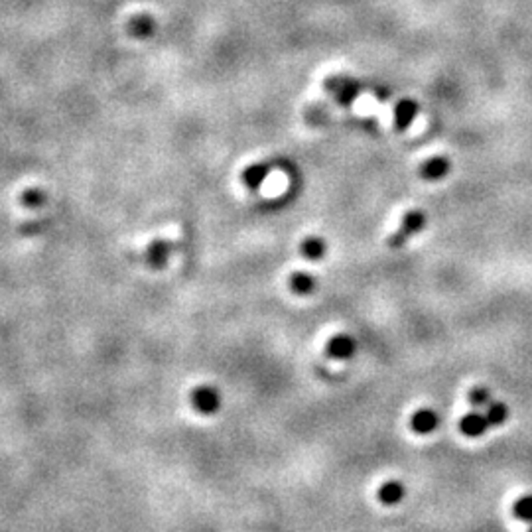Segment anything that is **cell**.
Instances as JSON below:
<instances>
[{
	"label": "cell",
	"instance_id": "cell-1",
	"mask_svg": "<svg viewBox=\"0 0 532 532\" xmlns=\"http://www.w3.org/2000/svg\"><path fill=\"white\" fill-rule=\"evenodd\" d=\"M426 227V213L422 209H410L404 213L403 221L398 225V229L394 231V235L389 237V247L401 248L406 245L414 235H418L422 229Z\"/></svg>",
	"mask_w": 532,
	"mask_h": 532
},
{
	"label": "cell",
	"instance_id": "cell-2",
	"mask_svg": "<svg viewBox=\"0 0 532 532\" xmlns=\"http://www.w3.org/2000/svg\"><path fill=\"white\" fill-rule=\"evenodd\" d=\"M190 401H192V406H194L195 412H199V414L203 416L215 414L221 408L219 390L215 389V387H211V385H201V387H197V389L192 392Z\"/></svg>",
	"mask_w": 532,
	"mask_h": 532
},
{
	"label": "cell",
	"instance_id": "cell-3",
	"mask_svg": "<svg viewBox=\"0 0 532 532\" xmlns=\"http://www.w3.org/2000/svg\"><path fill=\"white\" fill-rule=\"evenodd\" d=\"M450 168H452V164H450V160L446 156H432L428 158L426 162L420 164L418 174H420V178L426 180V182H438V180L448 176Z\"/></svg>",
	"mask_w": 532,
	"mask_h": 532
},
{
	"label": "cell",
	"instance_id": "cell-4",
	"mask_svg": "<svg viewBox=\"0 0 532 532\" xmlns=\"http://www.w3.org/2000/svg\"><path fill=\"white\" fill-rule=\"evenodd\" d=\"M327 355L329 357H333V359H351L353 355H355V351H357V343H355V339L351 338L349 333H338V336H333V338L327 341Z\"/></svg>",
	"mask_w": 532,
	"mask_h": 532
},
{
	"label": "cell",
	"instance_id": "cell-5",
	"mask_svg": "<svg viewBox=\"0 0 532 532\" xmlns=\"http://www.w3.org/2000/svg\"><path fill=\"white\" fill-rule=\"evenodd\" d=\"M459 430L469 436V438H479L483 436L487 430H489V422H487V418L485 414H481V412H469L461 418V422H459Z\"/></svg>",
	"mask_w": 532,
	"mask_h": 532
},
{
	"label": "cell",
	"instance_id": "cell-6",
	"mask_svg": "<svg viewBox=\"0 0 532 532\" xmlns=\"http://www.w3.org/2000/svg\"><path fill=\"white\" fill-rule=\"evenodd\" d=\"M420 107L416 103L414 99H403L398 101L396 107H394V122L398 129H408L412 122H414L416 115H418Z\"/></svg>",
	"mask_w": 532,
	"mask_h": 532
},
{
	"label": "cell",
	"instance_id": "cell-7",
	"mask_svg": "<svg viewBox=\"0 0 532 532\" xmlns=\"http://www.w3.org/2000/svg\"><path fill=\"white\" fill-rule=\"evenodd\" d=\"M438 426H440V416L432 408H422L412 416V430L418 434H432Z\"/></svg>",
	"mask_w": 532,
	"mask_h": 532
},
{
	"label": "cell",
	"instance_id": "cell-8",
	"mask_svg": "<svg viewBox=\"0 0 532 532\" xmlns=\"http://www.w3.org/2000/svg\"><path fill=\"white\" fill-rule=\"evenodd\" d=\"M404 485L398 481H387L380 489H378V499L385 505H398L404 499Z\"/></svg>",
	"mask_w": 532,
	"mask_h": 532
},
{
	"label": "cell",
	"instance_id": "cell-9",
	"mask_svg": "<svg viewBox=\"0 0 532 532\" xmlns=\"http://www.w3.org/2000/svg\"><path fill=\"white\" fill-rule=\"evenodd\" d=\"M290 288L298 296H308V294H312L313 288H315V278L310 276L308 273L292 274L290 276Z\"/></svg>",
	"mask_w": 532,
	"mask_h": 532
},
{
	"label": "cell",
	"instance_id": "cell-10",
	"mask_svg": "<svg viewBox=\"0 0 532 532\" xmlns=\"http://www.w3.org/2000/svg\"><path fill=\"white\" fill-rule=\"evenodd\" d=\"M485 418L489 422V426H503L508 418V408L503 403H491L485 406Z\"/></svg>",
	"mask_w": 532,
	"mask_h": 532
},
{
	"label": "cell",
	"instance_id": "cell-11",
	"mask_svg": "<svg viewBox=\"0 0 532 532\" xmlns=\"http://www.w3.org/2000/svg\"><path fill=\"white\" fill-rule=\"evenodd\" d=\"M302 255H304V257H308L310 260L322 259V257L325 255L324 241H322V239H315V237H312V239H306V241H304V245H302Z\"/></svg>",
	"mask_w": 532,
	"mask_h": 532
},
{
	"label": "cell",
	"instance_id": "cell-12",
	"mask_svg": "<svg viewBox=\"0 0 532 532\" xmlns=\"http://www.w3.org/2000/svg\"><path fill=\"white\" fill-rule=\"evenodd\" d=\"M513 513L519 520L524 522H532V495H524L520 497L519 501L513 506Z\"/></svg>",
	"mask_w": 532,
	"mask_h": 532
},
{
	"label": "cell",
	"instance_id": "cell-13",
	"mask_svg": "<svg viewBox=\"0 0 532 532\" xmlns=\"http://www.w3.org/2000/svg\"><path fill=\"white\" fill-rule=\"evenodd\" d=\"M357 93H359V85H357L355 81H351V79H347V77L339 79V85H338L339 101H343V103H349L351 99H353Z\"/></svg>",
	"mask_w": 532,
	"mask_h": 532
},
{
	"label": "cell",
	"instance_id": "cell-14",
	"mask_svg": "<svg viewBox=\"0 0 532 532\" xmlns=\"http://www.w3.org/2000/svg\"><path fill=\"white\" fill-rule=\"evenodd\" d=\"M489 403H491V394H489V390L487 389L477 387V389H473L469 392V404H471L473 408H485Z\"/></svg>",
	"mask_w": 532,
	"mask_h": 532
},
{
	"label": "cell",
	"instance_id": "cell-15",
	"mask_svg": "<svg viewBox=\"0 0 532 532\" xmlns=\"http://www.w3.org/2000/svg\"><path fill=\"white\" fill-rule=\"evenodd\" d=\"M529 532H532V522H531V529H529Z\"/></svg>",
	"mask_w": 532,
	"mask_h": 532
}]
</instances>
